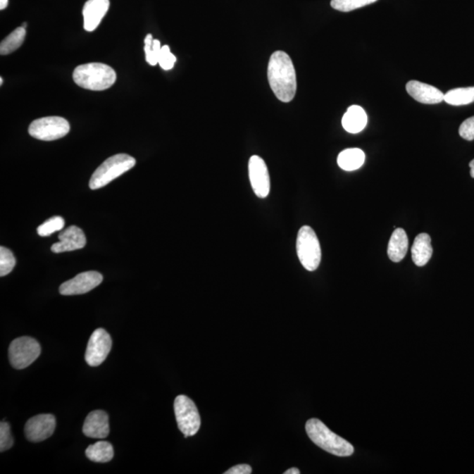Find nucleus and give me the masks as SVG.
Instances as JSON below:
<instances>
[{"label":"nucleus","mask_w":474,"mask_h":474,"mask_svg":"<svg viewBox=\"0 0 474 474\" xmlns=\"http://www.w3.org/2000/svg\"><path fill=\"white\" fill-rule=\"evenodd\" d=\"M267 76L270 88L280 101H293L297 90V73L286 52L276 51L270 56Z\"/></svg>","instance_id":"1"},{"label":"nucleus","mask_w":474,"mask_h":474,"mask_svg":"<svg viewBox=\"0 0 474 474\" xmlns=\"http://www.w3.org/2000/svg\"><path fill=\"white\" fill-rule=\"evenodd\" d=\"M306 434L317 447L337 457H349L354 454V448L344 440L331 431L322 420L313 418L306 423Z\"/></svg>","instance_id":"2"},{"label":"nucleus","mask_w":474,"mask_h":474,"mask_svg":"<svg viewBox=\"0 0 474 474\" xmlns=\"http://www.w3.org/2000/svg\"><path fill=\"white\" fill-rule=\"evenodd\" d=\"M116 73L112 67L101 63L83 64L75 69L73 80L78 87L92 91H104L116 83Z\"/></svg>","instance_id":"3"},{"label":"nucleus","mask_w":474,"mask_h":474,"mask_svg":"<svg viewBox=\"0 0 474 474\" xmlns=\"http://www.w3.org/2000/svg\"><path fill=\"white\" fill-rule=\"evenodd\" d=\"M137 163L133 156L127 154H117L106 160L94 173L90 180V188L96 190L106 187L113 180L123 175L127 170H131Z\"/></svg>","instance_id":"4"},{"label":"nucleus","mask_w":474,"mask_h":474,"mask_svg":"<svg viewBox=\"0 0 474 474\" xmlns=\"http://www.w3.org/2000/svg\"><path fill=\"white\" fill-rule=\"evenodd\" d=\"M297 251L299 262L306 270L313 272L318 268L322 260V249L315 231L309 226L299 230Z\"/></svg>","instance_id":"5"},{"label":"nucleus","mask_w":474,"mask_h":474,"mask_svg":"<svg viewBox=\"0 0 474 474\" xmlns=\"http://www.w3.org/2000/svg\"><path fill=\"white\" fill-rule=\"evenodd\" d=\"M178 429L185 437L194 436L201 428V416L197 407L190 398L185 395H178L174 401Z\"/></svg>","instance_id":"6"},{"label":"nucleus","mask_w":474,"mask_h":474,"mask_svg":"<svg viewBox=\"0 0 474 474\" xmlns=\"http://www.w3.org/2000/svg\"><path fill=\"white\" fill-rule=\"evenodd\" d=\"M41 345L34 338L21 337L14 339L9 347V361L13 368H27L41 355Z\"/></svg>","instance_id":"7"},{"label":"nucleus","mask_w":474,"mask_h":474,"mask_svg":"<svg viewBox=\"0 0 474 474\" xmlns=\"http://www.w3.org/2000/svg\"><path fill=\"white\" fill-rule=\"evenodd\" d=\"M70 128L69 123L62 117L49 116L33 121L28 132L32 137L49 142L66 137Z\"/></svg>","instance_id":"8"},{"label":"nucleus","mask_w":474,"mask_h":474,"mask_svg":"<svg viewBox=\"0 0 474 474\" xmlns=\"http://www.w3.org/2000/svg\"><path fill=\"white\" fill-rule=\"evenodd\" d=\"M112 349V339L104 329H97L92 333L85 351V361L90 366H101L108 358Z\"/></svg>","instance_id":"9"},{"label":"nucleus","mask_w":474,"mask_h":474,"mask_svg":"<svg viewBox=\"0 0 474 474\" xmlns=\"http://www.w3.org/2000/svg\"><path fill=\"white\" fill-rule=\"evenodd\" d=\"M249 177L255 194L260 199L266 198L270 189V175L266 162L260 156L249 158Z\"/></svg>","instance_id":"10"},{"label":"nucleus","mask_w":474,"mask_h":474,"mask_svg":"<svg viewBox=\"0 0 474 474\" xmlns=\"http://www.w3.org/2000/svg\"><path fill=\"white\" fill-rule=\"evenodd\" d=\"M103 281L102 274L90 270L80 274L73 279L61 285L60 294L62 295H78L88 293L94 289Z\"/></svg>","instance_id":"11"},{"label":"nucleus","mask_w":474,"mask_h":474,"mask_svg":"<svg viewBox=\"0 0 474 474\" xmlns=\"http://www.w3.org/2000/svg\"><path fill=\"white\" fill-rule=\"evenodd\" d=\"M55 429V416L51 414H42L28 420L24 431L28 441L38 443L51 437Z\"/></svg>","instance_id":"12"},{"label":"nucleus","mask_w":474,"mask_h":474,"mask_svg":"<svg viewBox=\"0 0 474 474\" xmlns=\"http://www.w3.org/2000/svg\"><path fill=\"white\" fill-rule=\"evenodd\" d=\"M59 242L52 245L51 251L55 253L76 251L83 249L87 244V237L83 230L77 226L67 227L59 234Z\"/></svg>","instance_id":"13"},{"label":"nucleus","mask_w":474,"mask_h":474,"mask_svg":"<svg viewBox=\"0 0 474 474\" xmlns=\"http://www.w3.org/2000/svg\"><path fill=\"white\" fill-rule=\"evenodd\" d=\"M406 90L416 101L423 104L434 105L444 101V94L432 85L417 80L409 81L406 85Z\"/></svg>","instance_id":"14"},{"label":"nucleus","mask_w":474,"mask_h":474,"mask_svg":"<svg viewBox=\"0 0 474 474\" xmlns=\"http://www.w3.org/2000/svg\"><path fill=\"white\" fill-rule=\"evenodd\" d=\"M83 433L88 437L99 439L108 437L110 433L108 415L103 411L91 412L85 418Z\"/></svg>","instance_id":"15"},{"label":"nucleus","mask_w":474,"mask_h":474,"mask_svg":"<svg viewBox=\"0 0 474 474\" xmlns=\"http://www.w3.org/2000/svg\"><path fill=\"white\" fill-rule=\"evenodd\" d=\"M109 6V0H88L83 8L85 30L94 31L108 13Z\"/></svg>","instance_id":"16"},{"label":"nucleus","mask_w":474,"mask_h":474,"mask_svg":"<svg viewBox=\"0 0 474 474\" xmlns=\"http://www.w3.org/2000/svg\"><path fill=\"white\" fill-rule=\"evenodd\" d=\"M412 260L419 267L427 265L432 256L433 249L431 246V238L425 233L419 234L413 244Z\"/></svg>","instance_id":"17"},{"label":"nucleus","mask_w":474,"mask_h":474,"mask_svg":"<svg viewBox=\"0 0 474 474\" xmlns=\"http://www.w3.org/2000/svg\"><path fill=\"white\" fill-rule=\"evenodd\" d=\"M408 249V239L405 230L395 229L392 234L389 244H388L387 254L391 261L401 262L407 255Z\"/></svg>","instance_id":"18"},{"label":"nucleus","mask_w":474,"mask_h":474,"mask_svg":"<svg viewBox=\"0 0 474 474\" xmlns=\"http://www.w3.org/2000/svg\"><path fill=\"white\" fill-rule=\"evenodd\" d=\"M342 124L349 133L356 134L366 127L367 116L365 110L359 106H351L342 120Z\"/></svg>","instance_id":"19"},{"label":"nucleus","mask_w":474,"mask_h":474,"mask_svg":"<svg viewBox=\"0 0 474 474\" xmlns=\"http://www.w3.org/2000/svg\"><path fill=\"white\" fill-rule=\"evenodd\" d=\"M366 155L360 149H347L338 156L337 163L341 169L352 172L363 165Z\"/></svg>","instance_id":"20"},{"label":"nucleus","mask_w":474,"mask_h":474,"mask_svg":"<svg viewBox=\"0 0 474 474\" xmlns=\"http://www.w3.org/2000/svg\"><path fill=\"white\" fill-rule=\"evenodd\" d=\"M85 454L92 461L106 463L112 461L115 452H113V445L109 442L99 441L88 447Z\"/></svg>","instance_id":"21"},{"label":"nucleus","mask_w":474,"mask_h":474,"mask_svg":"<svg viewBox=\"0 0 474 474\" xmlns=\"http://www.w3.org/2000/svg\"><path fill=\"white\" fill-rule=\"evenodd\" d=\"M444 101L451 106H465L474 102V87L454 89L444 94Z\"/></svg>","instance_id":"22"},{"label":"nucleus","mask_w":474,"mask_h":474,"mask_svg":"<svg viewBox=\"0 0 474 474\" xmlns=\"http://www.w3.org/2000/svg\"><path fill=\"white\" fill-rule=\"evenodd\" d=\"M26 37V28L23 27L16 28L8 37L4 39L0 44V54L9 55L17 51L23 45Z\"/></svg>","instance_id":"23"},{"label":"nucleus","mask_w":474,"mask_h":474,"mask_svg":"<svg viewBox=\"0 0 474 474\" xmlns=\"http://www.w3.org/2000/svg\"><path fill=\"white\" fill-rule=\"evenodd\" d=\"M144 44L146 61L152 66H156L158 63L159 55L162 49L161 42L154 40L152 35L149 34L144 39Z\"/></svg>","instance_id":"24"},{"label":"nucleus","mask_w":474,"mask_h":474,"mask_svg":"<svg viewBox=\"0 0 474 474\" xmlns=\"http://www.w3.org/2000/svg\"><path fill=\"white\" fill-rule=\"evenodd\" d=\"M376 1L377 0H331L330 5L335 10L347 13Z\"/></svg>","instance_id":"25"},{"label":"nucleus","mask_w":474,"mask_h":474,"mask_svg":"<svg viewBox=\"0 0 474 474\" xmlns=\"http://www.w3.org/2000/svg\"><path fill=\"white\" fill-rule=\"evenodd\" d=\"M64 225H66V222L63 217L53 216L38 227L37 233L41 237H49L53 233L62 230Z\"/></svg>","instance_id":"26"},{"label":"nucleus","mask_w":474,"mask_h":474,"mask_svg":"<svg viewBox=\"0 0 474 474\" xmlns=\"http://www.w3.org/2000/svg\"><path fill=\"white\" fill-rule=\"evenodd\" d=\"M16 265V259L9 249L0 247V276H6Z\"/></svg>","instance_id":"27"},{"label":"nucleus","mask_w":474,"mask_h":474,"mask_svg":"<svg viewBox=\"0 0 474 474\" xmlns=\"http://www.w3.org/2000/svg\"><path fill=\"white\" fill-rule=\"evenodd\" d=\"M13 445V438L8 423H0V451L9 450Z\"/></svg>","instance_id":"28"},{"label":"nucleus","mask_w":474,"mask_h":474,"mask_svg":"<svg viewBox=\"0 0 474 474\" xmlns=\"http://www.w3.org/2000/svg\"><path fill=\"white\" fill-rule=\"evenodd\" d=\"M176 61V56L170 52L169 46H162L158 59L159 66H161L162 69L166 70H172Z\"/></svg>","instance_id":"29"},{"label":"nucleus","mask_w":474,"mask_h":474,"mask_svg":"<svg viewBox=\"0 0 474 474\" xmlns=\"http://www.w3.org/2000/svg\"><path fill=\"white\" fill-rule=\"evenodd\" d=\"M459 135L465 140H474V116L466 120L459 127Z\"/></svg>","instance_id":"30"},{"label":"nucleus","mask_w":474,"mask_h":474,"mask_svg":"<svg viewBox=\"0 0 474 474\" xmlns=\"http://www.w3.org/2000/svg\"><path fill=\"white\" fill-rule=\"evenodd\" d=\"M251 473L252 468L251 466L241 464L233 466V468L227 470L224 474H251Z\"/></svg>","instance_id":"31"},{"label":"nucleus","mask_w":474,"mask_h":474,"mask_svg":"<svg viewBox=\"0 0 474 474\" xmlns=\"http://www.w3.org/2000/svg\"><path fill=\"white\" fill-rule=\"evenodd\" d=\"M299 473H301V471H299V469L294 468L288 469L287 471L284 473V474H299Z\"/></svg>","instance_id":"32"},{"label":"nucleus","mask_w":474,"mask_h":474,"mask_svg":"<svg viewBox=\"0 0 474 474\" xmlns=\"http://www.w3.org/2000/svg\"><path fill=\"white\" fill-rule=\"evenodd\" d=\"M7 5H8V0H0V9H6Z\"/></svg>","instance_id":"33"},{"label":"nucleus","mask_w":474,"mask_h":474,"mask_svg":"<svg viewBox=\"0 0 474 474\" xmlns=\"http://www.w3.org/2000/svg\"><path fill=\"white\" fill-rule=\"evenodd\" d=\"M470 168H471V176L474 178V159L469 163Z\"/></svg>","instance_id":"34"},{"label":"nucleus","mask_w":474,"mask_h":474,"mask_svg":"<svg viewBox=\"0 0 474 474\" xmlns=\"http://www.w3.org/2000/svg\"><path fill=\"white\" fill-rule=\"evenodd\" d=\"M0 85H3V78L2 77L0 78Z\"/></svg>","instance_id":"35"},{"label":"nucleus","mask_w":474,"mask_h":474,"mask_svg":"<svg viewBox=\"0 0 474 474\" xmlns=\"http://www.w3.org/2000/svg\"><path fill=\"white\" fill-rule=\"evenodd\" d=\"M26 27H27V23H23V27L26 28Z\"/></svg>","instance_id":"36"}]
</instances>
